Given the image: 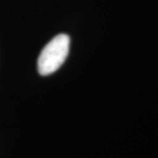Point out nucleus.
<instances>
[{
    "instance_id": "obj_1",
    "label": "nucleus",
    "mask_w": 158,
    "mask_h": 158,
    "mask_svg": "<svg viewBox=\"0 0 158 158\" xmlns=\"http://www.w3.org/2000/svg\"><path fill=\"white\" fill-rule=\"evenodd\" d=\"M69 43V37L62 34L54 37L44 47L37 62L40 75L48 76L60 69L68 56Z\"/></svg>"
}]
</instances>
